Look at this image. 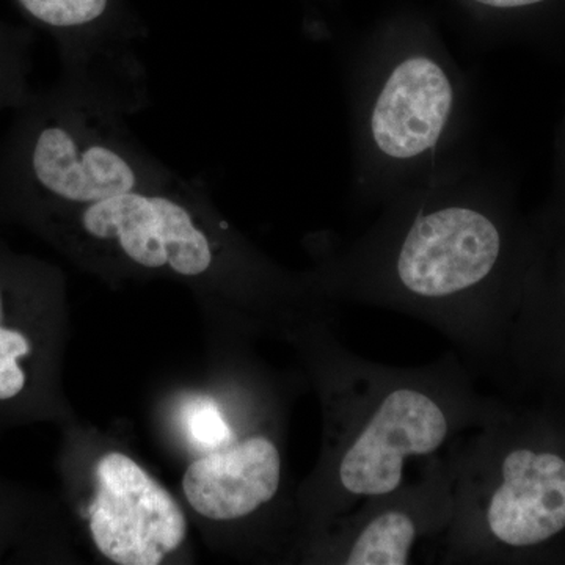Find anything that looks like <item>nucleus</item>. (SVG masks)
I'll return each mask as SVG.
<instances>
[{
	"label": "nucleus",
	"instance_id": "4",
	"mask_svg": "<svg viewBox=\"0 0 565 565\" xmlns=\"http://www.w3.org/2000/svg\"><path fill=\"white\" fill-rule=\"evenodd\" d=\"M451 522L437 539L441 564H486L503 550L545 544L565 530V457L509 440L500 412L448 448Z\"/></svg>",
	"mask_w": 565,
	"mask_h": 565
},
{
	"label": "nucleus",
	"instance_id": "8",
	"mask_svg": "<svg viewBox=\"0 0 565 565\" xmlns=\"http://www.w3.org/2000/svg\"><path fill=\"white\" fill-rule=\"evenodd\" d=\"M455 107V82L445 66L427 52H411L379 84L367 111V141L382 161L408 166L435 151Z\"/></svg>",
	"mask_w": 565,
	"mask_h": 565
},
{
	"label": "nucleus",
	"instance_id": "10",
	"mask_svg": "<svg viewBox=\"0 0 565 565\" xmlns=\"http://www.w3.org/2000/svg\"><path fill=\"white\" fill-rule=\"evenodd\" d=\"M51 270L0 247V412L29 399L32 362L40 355L32 311L51 296Z\"/></svg>",
	"mask_w": 565,
	"mask_h": 565
},
{
	"label": "nucleus",
	"instance_id": "1",
	"mask_svg": "<svg viewBox=\"0 0 565 565\" xmlns=\"http://www.w3.org/2000/svg\"><path fill=\"white\" fill-rule=\"evenodd\" d=\"M505 234L481 196L408 204L323 273V291L397 311L445 334L478 377L505 326Z\"/></svg>",
	"mask_w": 565,
	"mask_h": 565
},
{
	"label": "nucleus",
	"instance_id": "3",
	"mask_svg": "<svg viewBox=\"0 0 565 565\" xmlns=\"http://www.w3.org/2000/svg\"><path fill=\"white\" fill-rule=\"evenodd\" d=\"M177 174L132 136L125 114L58 79L33 92L0 136V221L32 226Z\"/></svg>",
	"mask_w": 565,
	"mask_h": 565
},
{
	"label": "nucleus",
	"instance_id": "2",
	"mask_svg": "<svg viewBox=\"0 0 565 565\" xmlns=\"http://www.w3.org/2000/svg\"><path fill=\"white\" fill-rule=\"evenodd\" d=\"M326 446L311 505L319 531L370 498L399 489L415 460L444 455L498 408L459 353L416 367L386 366L321 341ZM318 531V533H319Z\"/></svg>",
	"mask_w": 565,
	"mask_h": 565
},
{
	"label": "nucleus",
	"instance_id": "11",
	"mask_svg": "<svg viewBox=\"0 0 565 565\" xmlns=\"http://www.w3.org/2000/svg\"><path fill=\"white\" fill-rule=\"evenodd\" d=\"M35 29L0 18V114L14 111L32 98V47Z\"/></svg>",
	"mask_w": 565,
	"mask_h": 565
},
{
	"label": "nucleus",
	"instance_id": "9",
	"mask_svg": "<svg viewBox=\"0 0 565 565\" xmlns=\"http://www.w3.org/2000/svg\"><path fill=\"white\" fill-rule=\"evenodd\" d=\"M282 486L280 446L256 433L195 460L182 478L189 504L206 519H250L278 500Z\"/></svg>",
	"mask_w": 565,
	"mask_h": 565
},
{
	"label": "nucleus",
	"instance_id": "12",
	"mask_svg": "<svg viewBox=\"0 0 565 565\" xmlns=\"http://www.w3.org/2000/svg\"><path fill=\"white\" fill-rule=\"evenodd\" d=\"M184 424L193 444L204 451H217L236 441L232 424L214 401L200 397L185 405Z\"/></svg>",
	"mask_w": 565,
	"mask_h": 565
},
{
	"label": "nucleus",
	"instance_id": "13",
	"mask_svg": "<svg viewBox=\"0 0 565 565\" xmlns=\"http://www.w3.org/2000/svg\"><path fill=\"white\" fill-rule=\"evenodd\" d=\"M479 6L492 7V9H520V7L534 6L544 0H473Z\"/></svg>",
	"mask_w": 565,
	"mask_h": 565
},
{
	"label": "nucleus",
	"instance_id": "7",
	"mask_svg": "<svg viewBox=\"0 0 565 565\" xmlns=\"http://www.w3.org/2000/svg\"><path fill=\"white\" fill-rule=\"evenodd\" d=\"M90 505L95 545L111 563L158 565L188 534L180 504L131 457L103 456Z\"/></svg>",
	"mask_w": 565,
	"mask_h": 565
},
{
	"label": "nucleus",
	"instance_id": "6",
	"mask_svg": "<svg viewBox=\"0 0 565 565\" xmlns=\"http://www.w3.org/2000/svg\"><path fill=\"white\" fill-rule=\"evenodd\" d=\"M455 468L448 449L424 460L422 475L399 489L370 498L319 531L323 563L405 565L416 546L437 541L452 515Z\"/></svg>",
	"mask_w": 565,
	"mask_h": 565
},
{
	"label": "nucleus",
	"instance_id": "5",
	"mask_svg": "<svg viewBox=\"0 0 565 565\" xmlns=\"http://www.w3.org/2000/svg\"><path fill=\"white\" fill-rule=\"evenodd\" d=\"M28 24L54 41L66 84L131 118L150 106L141 58L148 28L131 0H13Z\"/></svg>",
	"mask_w": 565,
	"mask_h": 565
}]
</instances>
